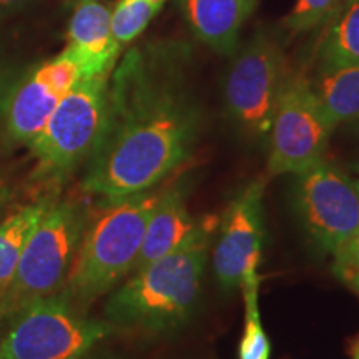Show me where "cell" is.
Instances as JSON below:
<instances>
[{
  "instance_id": "cell-19",
  "label": "cell",
  "mask_w": 359,
  "mask_h": 359,
  "mask_svg": "<svg viewBox=\"0 0 359 359\" xmlns=\"http://www.w3.org/2000/svg\"><path fill=\"white\" fill-rule=\"evenodd\" d=\"M258 290H243L245 331L238 344V359H271V341L262 323L258 308Z\"/></svg>"
},
{
  "instance_id": "cell-10",
  "label": "cell",
  "mask_w": 359,
  "mask_h": 359,
  "mask_svg": "<svg viewBox=\"0 0 359 359\" xmlns=\"http://www.w3.org/2000/svg\"><path fill=\"white\" fill-rule=\"evenodd\" d=\"M263 182L246 185L224 210L213 255L215 276L228 293L243 278L259 275L264 240Z\"/></svg>"
},
{
  "instance_id": "cell-8",
  "label": "cell",
  "mask_w": 359,
  "mask_h": 359,
  "mask_svg": "<svg viewBox=\"0 0 359 359\" xmlns=\"http://www.w3.org/2000/svg\"><path fill=\"white\" fill-rule=\"evenodd\" d=\"M285 69L281 47L264 34L255 35L236 53L224 82V100L231 118L250 137L269 133Z\"/></svg>"
},
{
  "instance_id": "cell-15",
  "label": "cell",
  "mask_w": 359,
  "mask_h": 359,
  "mask_svg": "<svg viewBox=\"0 0 359 359\" xmlns=\"http://www.w3.org/2000/svg\"><path fill=\"white\" fill-rule=\"evenodd\" d=\"M309 85L334 127L359 120V64H320Z\"/></svg>"
},
{
  "instance_id": "cell-18",
  "label": "cell",
  "mask_w": 359,
  "mask_h": 359,
  "mask_svg": "<svg viewBox=\"0 0 359 359\" xmlns=\"http://www.w3.org/2000/svg\"><path fill=\"white\" fill-rule=\"evenodd\" d=\"M161 6L150 0H118L111 8V34L120 47L140 35L150 20L160 12Z\"/></svg>"
},
{
  "instance_id": "cell-13",
  "label": "cell",
  "mask_w": 359,
  "mask_h": 359,
  "mask_svg": "<svg viewBox=\"0 0 359 359\" xmlns=\"http://www.w3.org/2000/svg\"><path fill=\"white\" fill-rule=\"evenodd\" d=\"M255 0H182L191 32L213 52L233 55Z\"/></svg>"
},
{
  "instance_id": "cell-17",
  "label": "cell",
  "mask_w": 359,
  "mask_h": 359,
  "mask_svg": "<svg viewBox=\"0 0 359 359\" xmlns=\"http://www.w3.org/2000/svg\"><path fill=\"white\" fill-rule=\"evenodd\" d=\"M320 64H359V0L330 25L318 45Z\"/></svg>"
},
{
  "instance_id": "cell-28",
  "label": "cell",
  "mask_w": 359,
  "mask_h": 359,
  "mask_svg": "<svg viewBox=\"0 0 359 359\" xmlns=\"http://www.w3.org/2000/svg\"><path fill=\"white\" fill-rule=\"evenodd\" d=\"M150 2H151V4H156V6H161V7H163V4L167 2V0H150Z\"/></svg>"
},
{
  "instance_id": "cell-16",
  "label": "cell",
  "mask_w": 359,
  "mask_h": 359,
  "mask_svg": "<svg viewBox=\"0 0 359 359\" xmlns=\"http://www.w3.org/2000/svg\"><path fill=\"white\" fill-rule=\"evenodd\" d=\"M50 205L47 200H40L37 203L22 206L0 222V294L12 281L27 240Z\"/></svg>"
},
{
  "instance_id": "cell-22",
  "label": "cell",
  "mask_w": 359,
  "mask_h": 359,
  "mask_svg": "<svg viewBox=\"0 0 359 359\" xmlns=\"http://www.w3.org/2000/svg\"><path fill=\"white\" fill-rule=\"evenodd\" d=\"M333 257L334 273L344 283L359 276V230L334 251Z\"/></svg>"
},
{
  "instance_id": "cell-2",
  "label": "cell",
  "mask_w": 359,
  "mask_h": 359,
  "mask_svg": "<svg viewBox=\"0 0 359 359\" xmlns=\"http://www.w3.org/2000/svg\"><path fill=\"white\" fill-rule=\"evenodd\" d=\"M210 233L135 269L105 304L107 323L147 334H168L190 321L203 281Z\"/></svg>"
},
{
  "instance_id": "cell-24",
  "label": "cell",
  "mask_w": 359,
  "mask_h": 359,
  "mask_svg": "<svg viewBox=\"0 0 359 359\" xmlns=\"http://www.w3.org/2000/svg\"><path fill=\"white\" fill-rule=\"evenodd\" d=\"M6 92H7V82L4 77V72L0 69V109H2L4 100H6Z\"/></svg>"
},
{
  "instance_id": "cell-25",
  "label": "cell",
  "mask_w": 359,
  "mask_h": 359,
  "mask_svg": "<svg viewBox=\"0 0 359 359\" xmlns=\"http://www.w3.org/2000/svg\"><path fill=\"white\" fill-rule=\"evenodd\" d=\"M27 2H29V0H0V8H12Z\"/></svg>"
},
{
  "instance_id": "cell-1",
  "label": "cell",
  "mask_w": 359,
  "mask_h": 359,
  "mask_svg": "<svg viewBox=\"0 0 359 359\" xmlns=\"http://www.w3.org/2000/svg\"><path fill=\"white\" fill-rule=\"evenodd\" d=\"M190 50L158 42L130 50L109 87L105 123L83 188L109 200L151 190L190 158L201 130Z\"/></svg>"
},
{
  "instance_id": "cell-30",
  "label": "cell",
  "mask_w": 359,
  "mask_h": 359,
  "mask_svg": "<svg viewBox=\"0 0 359 359\" xmlns=\"http://www.w3.org/2000/svg\"><path fill=\"white\" fill-rule=\"evenodd\" d=\"M69 2H74V4H77V2H82V0H69Z\"/></svg>"
},
{
  "instance_id": "cell-9",
  "label": "cell",
  "mask_w": 359,
  "mask_h": 359,
  "mask_svg": "<svg viewBox=\"0 0 359 359\" xmlns=\"http://www.w3.org/2000/svg\"><path fill=\"white\" fill-rule=\"evenodd\" d=\"M296 177V210L304 230L320 248L334 253L359 230L354 182L325 160Z\"/></svg>"
},
{
  "instance_id": "cell-7",
  "label": "cell",
  "mask_w": 359,
  "mask_h": 359,
  "mask_svg": "<svg viewBox=\"0 0 359 359\" xmlns=\"http://www.w3.org/2000/svg\"><path fill=\"white\" fill-rule=\"evenodd\" d=\"M109 79L110 74L82 79L58 102L42 133L30 143L40 168L64 173L93 154L105 123Z\"/></svg>"
},
{
  "instance_id": "cell-11",
  "label": "cell",
  "mask_w": 359,
  "mask_h": 359,
  "mask_svg": "<svg viewBox=\"0 0 359 359\" xmlns=\"http://www.w3.org/2000/svg\"><path fill=\"white\" fill-rule=\"evenodd\" d=\"M212 228L213 224L208 222H196L191 217L187 205L185 188L173 187L161 191L158 203L155 205L147 223L135 269L183 248L205 233H212Z\"/></svg>"
},
{
  "instance_id": "cell-3",
  "label": "cell",
  "mask_w": 359,
  "mask_h": 359,
  "mask_svg": "<svg viewBox=\"0 0 359 359\" xmlns=\"http://www.w3.org/2000/svg\"><path fill=\"white\" fill-rule=\"evenodd\" d=\"M160 195L147 190L114 200L83 233L64 286V294L75 306L105 294L133 271Z\"/></svg>"
},
{
  "instance_id": "cell-26",
  "label": "cell",
  "mask_w": 359,
  "mask_h": 359,
  "mask_svg": "<svg viewBox=\"0 0 359 359\" xmlns=\"http://www.w3.org/2000/svg\"><path fill=\"white\" fill-rule=\"evenodd\" d=\"M7 200H8V195L6 190H0V213H2V210L6 208L7 205Z\"/></svg>"
},
{
  "instance_id": "cell-23",
  "label": "cell",
  "mask_w": 359,
  "mask_h": 359,
  "mask_svg": "<svg viewBox=\"0 0 359 359\" xmlns=\"http://www.w3.org/2000/svg\"><path fill=\"white\" fill-rule=\"evenodd\" d=\"M348 353L351 359H359V334L356 338H353L349 341V348H348Z\"/></svg>"
},
{
  "instance_id": "cell-29",
  "label": "cell",
  "mask_w": 359,
  "mask_h": 359,
  "mask_svg": "<svg viewBox=\"0 0 359 359\" xmlns=\"http://www.w3.org/2000/svg\"><path fill=\"white\" fill-rule=\"evenodd\" d=\"M354 182V187H356V191H358V195H359V180H353Z\"/></svg>"
},
{
  "instance_id": "cell-27",
  "label": "cell",
  "mask_w": 359,
  "mask_h": 359,
  "mask_svg": "<svg viewBox=\"0 0 359 359\" xmlns=\"http://www.w3.org/2000/svg\"><path fill=\"white\" fill-rule=\"evenodd\" d=\"M348 285H349V286H351V288H353L354 291H356V293L359 294V276H356V278H354V280H351V281H349V283H348Z\"/></svg>"
},
{
  "instance_id": "cell-5",
  "label": "cell",
  "mask_w": 359,
  "mask_h": 359,
  "mask_svg": "<svg viewBox=\"0 0 359 359\" xmlns=\"http://www.w3.org/2000/svg\"><path fill=\"white\" fill-rule=\"evenodd\" d=\"M0 341V359H82L111 333L110 323L90 320L65 294H52L12 314Z\"/></svg>"
},
{
  "instance_id": "cell-20",
  "label": "cell",
  "mask_w": 359,
  "mask_h": 359,
  "mask_svg": "<svg viewBox=\"0 0 359 359\" xmlns=\"http://www.w3.org/2000/svg\"><path fill=\"white\" fill-rule=\"evenodd\" d=\"M34 72L42 82L47 83L60 97H65L83 79L79 62L67 48L58 53L55 58L37 67Z\"/></svg>"
},
{
  "instance_id": "cell-4",
  "label": "cell",
  "mask_w": 359,
  "mask_h": 359,
  "mask_svg": "<svg viewBox=\"0 0 359 359\" xmlns=\"http://www.w3.org/2000/svg\"><path fill=\"white\" fill-rule=\"evenodd\" d=\"M85 217L70 201L52 203L27 240L12 281L0 294V318L12 316L65 286L83 236Z\"/></svg>"
},
{
  "instance_id": "cell-14",
  "label": "cell",
  "mask_w": 359,
  "mask_h": 359,
  "mask_svg": "<svg viewBox=\"0 0 359 359\" xmlns=\"http://www.w3.org/2000/svg\"><path fill=\"white\" fill-rule=\"evenodd\" d=\"M64 97L32 74L17 87L7 107V130L17 142L32 143Z\"/></svg>"
},
{
  "instance_id": "cell-6",
  "label": "cell",
  "mask_w": 359,
  "mask_h": 359,
  "mask_svg": "<svg viewBox=\"0 0 359 359\" xmlns=\"http://www.w3.org/2000/svg\"><path fill=\"white\" fill-rule=\"evenodd\" d=\"M334 128L313 93L309 79L288 74L278 93L268 133V172L299 175L320 163Z\"/></svg>"
},
{
  "instance_id": "cell-32",
  "label": "cell",
  "mask_w": 359,
  "mask_h": 359,
  "mask_svg": "<svg viewBox=\"0 0 359 359\" xmlns=\"http://www.w3.org/2000/svg\"><path fill=\"white\" fill-rule=\"evenodd\" d=\"M353 2H358V0H348V4H353Z\"/></svg>"
},
{
  "instance_id": "cell-31",
  "label": "cell",
  "mask_w": 359,
  "mask_h": 359,
  "mask_svg": "<svg viewBox=\"0 0 359 359\" xmlns=\"http://www.w3.org/2000/svg\"><path fill=\"white\" fill-rule=\"evenodd\" d=\"M82 359H100V358H88V356H83Z\"/></svg>"
},
{
  "instance_id": "cell-21",
  "label": "cell",
  "mask_w": 359,
  "mask_h": 359,
  "mask_svg": "<svg viewBox=\"0 0 359 359\" xmlns=\"http://www.w3.org/2000/svg\"><path fill=\"white\" fill-rule=\"evenodd\" d=\"M339 0H296L294 7L286 15L285 29L291 35L306 34L321 25L334 12Z\"/></svg>"
},
{
  "instance_id": "cell-12",
  "label": "cell",
  "mask_w": 359,
  "mask_h": 359,
  "mask_svg": "<svg viewBox=\"0 0 359 359\" xmlns=\"http://www.w3.org/2000/svg\"><path fill=\"white\" fill-rule=\"evenodd\" d=\"M120 45L111 34V7L102 0H82L75 4L69 24L67 50L75 57L83 79L111 74Z\"/></svg>"
}]
</instances>
